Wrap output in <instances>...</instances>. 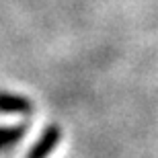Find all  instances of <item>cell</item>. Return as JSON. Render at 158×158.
<instances>
[{"instance_id": "7a4b0ae2", "label": "cell", "mask_w": 158, "mask_h": 158, "mask_svg": "<svg viewBox=\"0 0 158 158\" xmlns=\"http://www.w3.org/2000/svg\"><path fill=\"white\" fill-rule=\"evenodd\" d=\"M0 113H19V115H29L33 113V101L25 94H15L0 90Z\"/></svg>"}, {"instance_id": "3957f363", "label": "cell", "mask_w": 158, "mask_h": 158, "mask_svg": "<svg viewBox=\"0 0 158 158\" xmlns=\"http://www.w3.org/2000/svg\"><path fill=\"white\" fill-rule=\"evenodd\" d=\"M25 131H27V125H6V127H0V150L4 148L15 146L19 140H23Z\"/></svg>"}, {"instance_id": "6da1fadb", "label": "cell", "mask_w": 158, "mask_h": 158, "mask_svg": "<svg viewBox=\"0 0 158 158\" xmlns=\"http://www.w3.org/2000/svg\"><path fill=\"white\" fill-rule=\"evenodd\" d=\"M60 138H62L60 125H49V127H45V131L41 134V138L31 146L27 158H47L56 150V146L60 144Z\"/></svg>"}]
</instances>
